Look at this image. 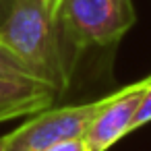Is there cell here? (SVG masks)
Segmentation results:
<instances>
[{"label": "cell", "mask_w": 151, "mask_h": 151, "mask_svg": "<svg viewBox=\"0 0 151 151\" xmlns=\"http://www.w3.org/2000/svg\"><path fill=\"white\" fill-rule=\"evenodd\" d=\"M60 0H13L0 25L2 44L42 81L58 93L70 85V66L58 27Z\"/></svg>", "instance_id": "1"}, {"label": "cell", "mask_w": 151, "mask_h": 151, "mask_svg": "<svg viewBox=\"0 0 151 151\" xmlns=\"http://www.w3.org/2000/svg\"><path fill=\"white\" fill-rule=\"evenodd\" d=\"M134 21L132 0H60L58 27L70 70L83 52L114 46Z\"/></svg>", "instance_id": "2"}, {"label": "cell", "mask_w": 151, "mask_h": 151, "mask_svg": "<svg viewBox=\"0 0 151 151\" xmlns=\"http://www.w3.org/2000/svg\"><path fill=\"white\" fill-rule=\"evenodd\" d=\"M108 101V95L83 101V104H68L58 108H46L27 122H23L13 132L0 137L4 151H46L58 143L81 139L89 126V122L95 118V114L101 110V106Z\"/></svg>", "instance_id": "3"}, {"label": "cell", "mask_w": 151, "mask_h": 151, "mask_svg": "<svg viewBox=\"0 0 151 151\" xmlns=\"http://www.w3.org/2000/svg\"><path fill=\"white\" fill-rule=\"evenodd\" d=\"M149 85L151 75L108 95V101L101 106L83 134L87 151H108L116 141L130 132L134 114Z\"/></svg>", "instance_id": "4"}, {"label": "cell", "mask_w": 151, "mask_h": 151, "mask_svg": "<svg viewBox=\"0 0 151 151\" xmlns=\"http://www.w3.org/2000/svg\"><path fill=\"white\" fill-rule=\"evenodd\" d=\"M58 91L42 81L0 79V122L19 116H33L54 106Z\"/></svg>", "instance_id": "5"}, {"label": "cell", "mask_w": 151, "mask_h": 151, "mask_svg": "<svg viewBox=\"0 0 151 151\" xmlns=\"http://www.w3.org/2000/svg\"><path fill=\"white\" fill-rule=\"evenodd\" d=\"M0 79H31L40 81L0 40Z\"/></svg>", "instance_id": "6"}, {"label": "cell", "mask_w": 151, "mask_h": 151, "mask_svg": "<svg viewBox=\"0 0 151 151\" xmlns=\"http://www.w3.org/2000/svg\"><path fill=\"white\" fill-rule=\"evenodd\" d=\"M147 122H151V85L147 87V91H145V95H143V101H141V106H139V110H137V114H134L130 132L137 130V128H141V126H145Z\"/></svg>", "instance_id": "7"}, {"label": "cell", "mask_w": 151, "mask_h": 151, "mask_svg": "<svg viewBox=\"0 0 151 151\" xmlns=\"http://www.w3.org/2000/svg\"><path fill=\"white\" fill-rule=\"evenodd\" d=\"M46 151H87V145H85V139H73V141H64V143H58Z\"/></svg>", "instance_id": "8"}, {"label": "cell", "mask_w": 151, "mask_h": 151, "mask_svg": "<svg viewBox=\"0 0 151 151\" xmlns=\"http://www.w3.org/2000/svg\"><path fill=\"white\" fill-rule=\"evenodd\" d=\"M11 4H13V0H0V25L4 23V19L11 11Z\"/></svg>", "instance_id": "9"}, {"label": "cell", "mask_w": 151, "mask_h": 151, "mask_svg": "<svg viewBox=\"0 0 151 151\" xmlns=\"http://www.w3.org/2000/svg\"><path fill=\"white\" fill-rule=\"evenodd\" d=\"M0 151H4V149H2V141H0Z\"/></svg>", "instance_id": "10"}]
</instances>
